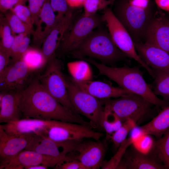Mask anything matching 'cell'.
I'll list each match as a JSON object with an SVG mask.
<instances>
[{
  "label": "cell",
  "instance_id": "obj_1",
  "mask_svg": "<svg viewBox=\"0 0 169 169\" xmlns=\"http://www.w3.org/2000/svg\"><path fill=\"white\" fill-rule=\"evenodd\" d=\"M20 108L22 119L58 120L91 127L89 122L54 98L42 85L38 75L21 92Z\"/></svg>",
  "mask_w": 169,
  "mask_h": 169
},
{
  "label": "cell",
  "instance_id": "obj_2",
  "mask_svg": "<svg viewBox=\"0 0 169 169\" xmlns=\"http://www.w3.org/2000/svg\"><path fill=\"white\" fill-rule=\"evenodd\" d=\"M83 59L94 65L100 74L107 77L119 87L141 96L156 106L164 108L169 105L168 101L160 99L154 94L138 67H131L125 65L121 67H110L91 58Z\"/></svg>",
  "mask_w": 169,
  "mask_h": 169
},
{
  "label": "cell",
  "instance_id": "obj_3",
  "mask_svg": "<svg viewBox=\"0 0 169 169\" xmlns=\"http://www.w3.org/2000/svg\"><path fill=\"white\" fill-rule=\"evenodd\" d=\"M70 54L79 59L86 57L95 58L104 64L114 63L126 56L116 46L108 29L102 25L94 30Z\"/></svg>",
  "mask_w": 169,
  "mask_h": 169
},
{
  "label": "cell",
  "instance_id": "obj_4",
  "mask_svg": "<svg viewBox=\"0 0 169 169\" xmlns=\"http://www.w3.org/2000/svg\"><path fill=\"white\" fill-rule=\"evenodd\" d=\"M113 12L129 32L134 42L143 37L146 28L151 18L150 4L147 8L131 4L129 0H117Z\"/></svg>",
  "mask_w": 169,
  "mask_h": 169
},
{
  "label": "cell",
  "instance_id": "obj_5",
  "mask_svg": "<svg viewBox=\"0 0 169 169\" xmlns=\"http://www.w3.org/2000/svg\"><path fill=\"white\" fill-rule=\"evenodd\" d=\"M71 103L76 112L89 120L91 127H101L100 120L104 109V100L99 99L83 90L66 77Z\"/></svg>",
  "mask_w": 169,
  "mask_h": 169
},
{
  "label": "cell",
  "instance_id": "obj_6",
  "mask_svg": "<svg viewBox=\"0 0 169 169\" xmlns=\"http://www.w3.org/2000/svg\"><path fill=\"white\" fill-rule=\"evenodd\" d=\"M104 104L122 122L131 120L136 123L150 113L153 105L142 97L133 93L115 99L104 100Z\"/></svg>",
  "mask_w": 169,
  "mask_h": 169
},
{
  "label": "cell",
  "instance_id": "obj_7",
  "mask_svg": "<svg viewBox=\"0 0 169 169\" xmlns=\"http://www.w3.org/2000/svg\"><path fill=\"white\" fill-rule=\"evenodd\" d=\"M103 16L110 36L115 45L126 56L134 59L141 65L153 78L152 69L136 52L134 42L129 32L119 21L110 8L103 10Z\"/></svg>",
  "mask_w": 169,
  "mask_h": 169
},
{
  "label": "cell",
  "instance_id": "obj_8",
  "mask_svg": "<svg viewBox=\"0 0 169 169\" xmlns=\"http://www.w3.org/2000/svg\"><path fill=\"white\" fill-rule=\"evenodd\" d=\"M46 65V68L44 73L41 74H38L40 82L59 102L77 113L69 100L66 84V77L62 71L61 62L54 56L48 62Z\"/></svg>",
  "mask_w": 169,
  "mask_h": 169
},
{
  "label": "cell",
  "instance_id": "obj_9",
  "mask_svg": "<svg viewBox=\"0 0 169 169\" xmlns=\"http://www.w3.org/2000/svg\"><path fill=\"white\" fill-rule=\"evenodd\" d=\"M105 22L103 15L86 16L84 13L74 19L59 47L61 52L70 54L75 50L95 29Z\"/></svg>",
  "mask_w": 169,
  "mask_h": 169
},
{
  "label": "cell",
  "instance_id": "obj_10",
  "mask_svg": "<svg viewBox=\"0 0 169 169\" xmlns=\"http://www.w3.org/2000/svg\"><path fill=\"white\" fill-rule=\"evenodd\" d=\"M36 71L22 59L11 63L0 76L1 92H21L36 76Z\"/></svg>",
  "mask_w": 169,
  "mask_h": 169
},
{
  "label": "cell",
  "instance_id": "obj_11",
  "mask_svg": "<svg viewBox=\"0 0 169 169\" xmlns=\"http://www.w3.org/2000/svg\"><path fill=\"white\" fill-rule=\"evenodd\" d=\"M41 135L56 141L79 142L85 138H91L98 141L103 134L95 131L87 126L59 121L57 125L50 127Z\"/></svg>",
  "mask_w": 169,
  "mask_h": 169
},
{
  "label": "cell",
  "instance_id": "obj_12",
  "mask_svg": "<svg viewBox=\"0 0 169 169\" xmlns=\"http://www.w3.org/2000/svg\"><path fill=\"white\" fill-rule=\"evenodd\" d=\"M98 141L79 142L66 156L78 160L86 169H99L104 161L106 148Z\"/></svg>",
  "mask_w": 169,
  "mask_h": 169
},
{
  "label": "cell",
  "instance_id": "obj_13",
  "mask_svg": "<svg viewBox=\"0 0 169 169\" xmlns=\"http://www.w3.org/2000/svg\"><path fill=\"white\" fill-rule=\"evenodd\" d=\"M78 142L56 141L42 135L34 134L24 150L33 151L61 160L74 149Z\"/></svg>",
  "mask_w": 169,
  "mask_h": 169
},
{
  "label": "cell",
  "instance_id": "obj_14",
  "mask_svg": "<svg viewBox=\"0 0 169 169\" xmlns=\"http://www.w3.org/2000/svg\"><path fill=\"white\" fill-rule=\"evenodd\" d=\"M73 10L64 17L57 18V22L42 44L41 51L47 63L54 56L65 34L74 19Z\"/></svg>",
  "mask_w": 169,
  "mask_h": 169
},
{
  "label": "cell",
  "instance_id": "obj_15",
  "mask_svg": "<svg viewBox=\"0 0 169 169\" xmlns=\"http://www.w3.org/2000/svg\"><path fill=\"white\" fill-rule=\"evenodd\" d=\"M34 135H10L0 125V169H3L10 159L25 149Z\"/></svg>",
  "mask_w": 169,
  "mask_h": 169
},
{
  "label": "cell",
  "instance_id": "obj_16",
  "mask_svg": "<svg viewBox=\"0 0 169 169\" xmlns=\"http://www.w3.org/2000/svg\"><path fill=\"white\" fill-rule=\"evenodd\" d=\"M117 169H165L163 163L152 151L144 153L135 147H131L124 154Z\"/></svg>",
  "mask_w": 169,
  "mask_h": 169
},
{
  "label": "cell",
  "instance_id": "obj_17",
  "mask_svg": "<svg viewBox=\"0 0 169 169\" xmlns=\"http://www.w3.org/2000/svg\"><path fill=\"white\" fill-rule=\"evenodd\" d=\"M143 37L146 42L169 54V20L162 15L151 18Z\"/></svg>",
  "mask_w": 169,
  "mask_h": 169
},
{
  "label": "cell",
  "instance_id": "obj_18",
  "mask_svg": "<svg viewBox=\"0 0 169 169\" xmlns=\"http://www.w3.org/2000/svg\"><path fill=\"white\" fill-rule=\"evenodd\" d=\"M61 160L56 157L33 151L24 150L10 159L3 169H26L28 167L41 165L54 168Z\"/></svg>",
  "mask_w": 169,
  "mask_h": 169
},
{
  "label": "cell",
  "instance_id": "obj_19",
  "mask_svg": "<svg viewBox=\"0 0 169 169\" xmlns=\"http://www.w3.org/2000/svg\"><path fill=\"white\" fill-rule=\"evenodd\" d=\"M60 121L34 119H21L0 125L8 134L15 135L26 134L42 135L50 127Z\"/></svg>",
  "mask_w": 169,
  "mask_h": 169
},
{
  "label": "cell",
  "instance_id": "obj_20",
  "mask_svg": "<svg viewBox=\"0 0 169 169\" xmlns=\"http://www.w3.org/2000/svg\"><path fill=\"white\" fill-rule=\"evenodd\" d=\"M69 78L82 90L101 100L118 98L132 93L120 87L114 86L102 81L92 80L79 81Z\"/></svg>",
  "mask_w": 169,
  "mask_h": 169
},
{
  "label": "cell",
  "instance_id": "obj_21",
  "mask_svg": "<svg viewBox=\"0 0 169 169\" xmlns=\"http://www.w3.org/2000/svg\"><path fill=\"white\" fill-rule=\"evenodd\" d=\"M134 43L139 55L150 68L169 71V54L146 42Z\"/></svg>",
  "mask_w": 169,
  "mask_h": 169
},
{
  "label": "cell",
  "instance_id": "obj_22",
  "mask_svg": "<svg viewBox=\"0 0 169 169\" xmlns=\"http://www.w3.org/2000/svg\"><path fill=\"white\" fill-rule=\"evenodd\" d=\"M57 22L56 15L52 8L50 0H45L38 15L36 29L33 34L37 44H42Z\"/></svg>",
  "mask_w": 169,
  "mask_h": 169
},
{
  "label": "cell",
  "instance_id": "obj_23",
  "mask_svg": "<svg viewBox=\"0 0 169 169\" xmlns=\"http://www.w3.org/2000/svg\"><path fill=\"white\" fill-rule=\"evenodd\" d=\"M21 92H0V122L8 123L21 119Z\"/></svg>",
  "mask_w": 169,
  "mask_h": 169
},
{
  "label": "cell",
  "instance_id": "obj_24",
  "mask_svg": "<svg viewBox=\"0 0 169 169\" xmlns=\"http://www.w3.org/2000/svg\"><path fill=\"white\" fill-rule=\"evenodd\" d=\"M169 129V105L148 123L141 126L143 135H152L159 138Z\"/></svg>",
  "mask_w": 169,
  "mask_h": 169
},
{
  "label": "cell",
  "instance_id": "obj_25",
  "mask_svg": "<svg viewBox=\"0 0 169 169\" xmlns=\"http://www.w3.org/2000/svg\"><path fill=\"white\" fill-rule=\"evenodd\" d=\"M67 67L73 79L79 81L92 80V71L87 61L82 59L69 62Z\"/></svg>",
  "mask_w": 169,
  "mask_h": 169
},
{
  "label": "cell",
  "instance_id": "obj_26",
  "mask_svg": "<svg viewBox=\"0 0 169 169\" xmlns=\"http://www.w3.org/2000/svg\"><path fill=\"white\" fill-rule=\"evenodd\" d=\"M152 69L155 79L153 91L156 95L161 96L164 100L168 101L169 100V71Z\"/></svg>",
  "mask_w": 169,
  "mask_h": 169
},
{
  "label": "cell",
  "instance_id": "obj_27",
  "mask_svg": "<svg viewBox=\"0 0 169 169\" xmlns=\"http://www.w3.org/2000/svg\"><path fill=\"white\" fill-rule=\"evenodd\" d=\"M152 151L165 168L169 169V129L155 142Z\"/></svg>",
  "mask_w": 169,
  "mask_h": 169
},
{
  "label": "cell",
  "instance_id": "obj_28",
  "mask_svg": "<svg viewBox=\"0 0 169 169\" xmlns=\"http://www.w3.org/2000/svg\"><path fill=\"white\" fill-rule=\"evenodd\" d=\"M119 117L104 104V109L100 120L101 127L103 128L106 136H110L118 129L122 124Z\"/></svg>",
  "mask_w": 169,
  "mask_h": 169
},
{
  "label": "cell",
  "instance_id": "obj_29",
  "mask_svg": "<svg viewBox=\"0 0 169 169\" xmlns=\"http://www.w3.org/2000/svg\"><path fill=\"white\" fill-rule=\"evenodd\" d=\"M21 59L30 68L36 71L47 64L41 51L36 49L29 47Z\"/></svg>",
  "mask_w": 169,
  "mask_h": 169
},
{
  "label": "cell",
  "instance_id": "obj_30",
  "mask_svg": "<svg viewBox=\"0 0 169 169\" xmlns=\"http://www.w3.org/2000/svg\"><path fill=\"white\" fill-rule=\"evenodd\" d=\"M3 14L13 35L22 33L33 34L34 30L22 21L11 11L9 10Z\"/></svg>",
  "mask_w": 169,
  "mask_h": 169
},
{
  "label": "cell",
  "instance_id": "obj_31",
  "mask_svg": "<svg viewBox=\"0 0 169 169\" xmlns=\"http://www.w3.org/2000/svg\"><path fill=\"white\" fill-rule=\"evenodd\" d=\"M15 35L12 32L11 28L3 13L0 15V48L9 52L14 40Z\"/></svg>",
  "mask_w": 169,
  "mask_h": 169
},
{
  "label": "cell",
  "instance_id": "obj_32",
  "mask_svg": "<svg viewBox=\"0 0 169 169\" xmlns=\"http://www.w3.org/2000/svg\"><path fill=\"white\" fill-rule=\"evenodd\" d=\"M136 140V138L132 136L126 139L120 144L116 153L110 160L104 161L101 168L117 169L127 148L133 143Z\"/></svg>",
  "mask_w": 169,
  "mask_h": 169
},
{
  "label": "cell",
  "instance_id": "obj_33",
  "mask_svg": "<svg viewBox=\"0 0 169 169\" xmlns=\"http://www.w3.org/2000/svg\"><path fill=\"white\" fill-rule=\"evenodd\" d=\"M136 123L133 120H128L123 122L120 128L110 137L115 148H118L126 139L129 132L135 128Z\"/></svg>",
  "mask_w": 169,
  "mask_h": 169
},
{
  "label": "cell",
  "instance_id": "obj_34",
  "mask_svg": "<svg viewBox=\"0 0 169 169\" xmlns=\"http://www.w3.org/2000/svg\"><path fill=\"white\" fill-rule=\"evenodd\" d=\"M112 2L109 0H86L83 6V13L88 16L95 14L97 12L107 8Z\"/></svg>",
  "mask_w": 169,
  "mask_h": 169
},
{
  "label": "cell",
  "instance_id": "obj_35",
  "mask_svg": "<svg viewBox=\"0 0 169 169\" xmlns=\"http://www.w3.org/2000/svg\"><path fill=\"white\" fill-rule=\"evenodd\" d=\"M10 10L33 30L34 23L31 12L28 7L25 4H20L15 6Z\"/></svg>",
  "mask_w": 169,
  "mask_h": 169
},
{
  "label": "cell",
  "instance_id": "obj_36",
  "mask_svg": "<svg viewBox=\"0 0 169 169\" xmlns=\"http://www.w3.org/2000/svg\"><path fill=\"white\" fill-rule=\"evenodd\" d=\"M50 3L54 11L57 13V18L63 17L74 9L69 6L66 0H50Z\"/></svg>",
  "mask_w": 169,
  "mask_h": 169
},
{
  "label": "cell",
  "instance_id": "obj_37",
  "mask_svg": "<svg viewBox=\"0 0 169 169\" xmlns=\"http://www.w3.org/2000/svg\"><path fill=\"white\" fill-rule=\"evenodd\" d=\"M55 169H86L78 160L66 156L60 161L54 168Z\"/></svg>",
  "mask_w": 169,
  "mask_h": 169
},
{
  "label": "cell",
  "instance_id": "obj_38",
  "mask_svg": "<svg viewBox=\"0 0 169 169\" xmlns=\"http://www.w3.org/2000/svg\"><path fill=\"white\" fill-rule=\"evenodd\" d=\"M45 0H27L28 7L32 16L34 25L37 22L39 12Z\"/></svg>",
  "mask_w": 169,
  "mask_h": 169
},
{
  "label": "cell",
  "instance_id": "obj_39",
  "mask_svg": "<svg viewBox=\"0 0 169 169\" xmlns=\"http://www.w3.org/2000/svg\"><path fill=\"white\" fill-rule=\"evenodd\" d=\"M28 35L30 34L26 33H22L15 35L10 50L11 63L13 62L19 47L23 38Z\"/></svg>",
  "mask_w": 169,
  "mask_h": 169
},
{
  "label": "cell",
  "instance_id": "obj_40",
  "mask_svg": "<svg viewBox=\"0 0 169 169\" xmlns=\"http://www.w3.org/2000/svg\"><path fill=\"white\" fill-rule=\"evenodd\" d=\"M27 0H0V11L4 13L15 6L20 4H25Z\"/></svg>",
  "mask_w": 169,
  "mask_h": 169
},
{
  "label": "cell",
  "instance_id": "obj_41",
  "mask_svg": "<svg viewBox=\"0 0 169 169\" xmlns=\"http://www.w3.org/2000/svg\"><path fill=\"white\" fill-rule=\"evenodd\" d=\"M10 58V53L0 48V76L3 74L9 65Z\"/></svg>",
  "mask_w": 169,
  "mask_h": 169
},
{
  "label": "cell",
  "instance_id": "obj_42",
  "mask_svg": "<svg viewBox=\"0 0 169 169\" xmlns=\"http://www.w3.org/2000/svg\"><path fill=\"white\" fill-rule=\"evenodd\" d=\"M157 6L161 9L169 11V0H155Z\"/></svg>",
  "mask_w": 169,
  "mask_h": 169
},
{
  "label": "cell",
  "instance_id": "obj_43",
  "mask_svg": "<svg viewBox=\"0 0 169 169\" xmlns=\"http://www.w3.org/2000/svg\"><path fill=\"white\" fill-rule=\"evenodd\" d=\"M86 0H66L69 6L72 8L82 6Z\"/></svg>",
  "mask_w": 169,
  "mask_h": 169
},
{
  "label": "cell",
  "instance_id": "obj_44",
  "mask_svg": "<svg viewBox=\"0 0 169 169\" xmlns=\"http://www.w3.org/2000/svg\"><path fill=\"white\" fill-rule=\"evenodd\" d=\"M49 167L43 165H37L27 167L26 169H47Z\"/></svg>",
  "mask_w": 169,
  "mask_h": 169
},
{
  "label": "cell",
  "instance_id": "obj_45",
  "mask_svg": "<svg viewBox=\"0 0 169 169\" xmlns=\"http://www.w3.org/2000/svg\"><path fill=\"white\" fill-rule=\"evenodd\" d=\"M110 0V1H113L114 0Z\"/></svg>",
  "mask_w": 169,
  "mask_h": 169
}]
</instances>
